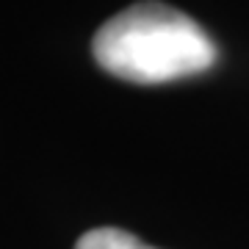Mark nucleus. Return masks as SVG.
I'll list each match as a JSON object with an SVG mask.
<instances>
[{
	"label": "nucleus",
	"instance_id": "1",
	"mask_svg": "<svg viewBox=\"0 0 249 249\" xmlns=\"http://www.w3.org/2000/svg\"><path fill=\"white\" fill-rule=\"evenodd\" d=\"M94 58L130 83H169L211 70L219 58L213 39L166 3H136L111 17L94 36Z\"/></svg>",
	"mask_w": 249,
	"mask_h": 249
},
{
	"label": "nucleus",
	"instance_id": "2",
	"mask_svg": "<svg viewBox=\"0 0 249 249\" xmlns=\"http://www.w3.org/2000/svg\"><path fill=\"white\" fill-rule=\"evenodd\" d=\"M75 249H155V247H147L144 241H139L136 235L119 230V227H97V230H89L86 235H80Z\"/></svg>",
	"mask_w": 249,
	"mask_h": 249
}]
</instances>
